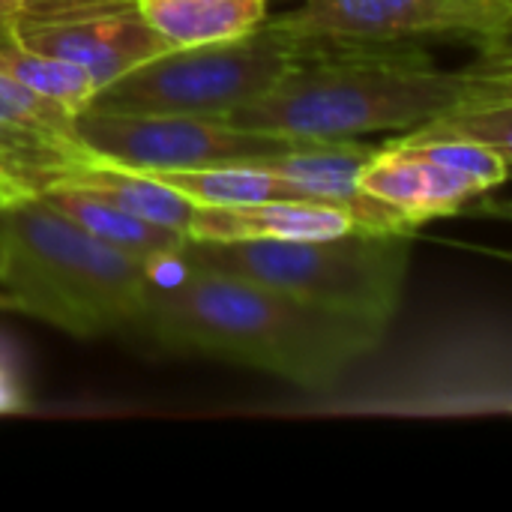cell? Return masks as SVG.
Listing matches in <instances>:
<instances>
[{
    "label": "cell",
    "instance_id": "cell-15",
    "mask_svg": "<svg viewBox=\"0 0 512 512\" xmlns=\"http://www.w3.org/2000/svg\"><path fill=\"white\" fill-rule=\"evenodd\" d=\"M0 72L42 96L69 105L72 111L87 108L99 90L96 81L81 66L24 45L12 33V27H0Z\"/></svg>",
    "mask_w": 512,
    "mask_h": 512
},
{
    "label": "cell",
    "instance_id": "cell-21",
    "mask_svg": "<svg viewBox=\"0 0 512 512\" xmlns=\"http://www.w3.org/2000/svg\"><path fill=\"white\" fill-rule=\"evenodd\" d=\"M0 312H18V303H15V297L3 288V282H0ZM21 315V312H18Z\"/></svg>",
    "mask_w": 512,
    "mask_h": 512
},
{
    "label": "cell",
    "instance_id": "cell-3",
    "mask_svg": "<svg viewBox=\"0 0 512 512\" xmlns=\"http://www.w3.org/2000/svg\"><path fill=\"white\" fill-rule=\"evenodd\" d=\"M0 282L21 315L96 339L141 330L153 276L33 195L0 213Z\"/></svg>",
    "mask_w": 512,
    "mask_h": 512
},
{
    "label": "cell",
    "instance_id": "cell-6",
    "mask_svg": "<svg viewBox=\"0 0 512 512\" xmlns=\"http://www.w3.org/2000/svg\"><path fill=\"white\" fill-rule=\"evenodd\" d=\"M75 135L96 162L135 171H189L219 165H252L282 153L306 150L324 141L288 138L228 126L195 114H132L81 108Z\"/></svg>",
    "mask_w": 512,
    "mask_h": 512
},
{
    "label": "cell",
    "instance_id": "cell-7",
    "mask_svg": "<svg viewBox=\"0 0 512 512\" xmlns=\"http://www.w3.org/2000/svg\"><path fill=\"white\" fill-rule=\"evenodd\" d=\"M264 24L288 36L363 42L456 36L480 45L486 57H510L512 0H303Z\"/></svg>",
    "mask_w": 512,
    "mask_h": 512
},
{
    "label": "cell",
    "instance_id": "cell-2",
    "mask_svg": "<svg viewBox=\"0 0 512 512\" xmlns=\"http://www.w3.org/2000/svg\"><path fill=\"white\" fill-rule=\"evenodd\" d=\"M153 279L141 333L174 354L213 357L306 390L336 384L369 357L390 324L303 303L231 273L192 267Z\"/></svg>",
    "mask_w": 512,
    "mask_h": 512
},
{
    "label": "cell",
    "instance_id": "cell-14",
    "mask_svg": "<svg viewBox=\"0 0 512 512\" xmlns=\"http://www.w3.org/2000/svg\"><path fill=\"white\" fill-rule=\"evenodd\" d=\"M435 141H465L492 147L501 156H512V87L471 96L426 123L402 132L390 144L414 147V144H435Z\"/></svg>",
    "mask_w": 512,
    "mask_h": 512
},
{
    "label": "cell",
    "instance_id": "cell-13",
    "mask_svg": "<svg viewBox=\"0 0 512 512\" xmlns=\"http://www.w3.org/2000/svg\"><path fill=\"white\" fill-rule=\"evenodd\" d=\"M54 186H72V189L90 192L144 222H153V225H162L189 237L195 204L183 192L150 177L147 171L117 168L108 162H90V165L75 168Z\"/></svg>",
    "mask_w": 512,
    "mask_h": 512
},
{
    "label": "cell",
    "instance_id": "cell-17",
    "mask_svg": "<svg viewBox=\"0 0 512 512\" xmlns=\"http://www.w3.org/2000/svg\"><path fill=\"white\" fill-rule=\"evenodd\" d=\"M396 147H402V144H396ZM414 150H420L426 159H432L450 171L471 177L486 192L501 186L510 174V159L492 147L465 144V141H435V144H414Z\"/></svg>",
    "mask_w": 512,
    "mask_h": 512
},
{
    "label": "cell",
    "instance_id": "cell-12",
    "mask_svg": "<svg viewBox=\"0 0 512 512\" xmlns=\"http://www.w3.org/2000/svg\"><path fill=\"white\" fill-rule=\"evenodd\" d=\"M135 9L171 48H195L258 30L270 0H135Z\"/></svg>",
    "mask_w": 512,
    "mask_h": 512
},
{
    "label": "cell",
    "instance_id": "cell-1",
    "mask_svg": "<svg viewBox=\"0 0 512 512\" xmlns=\"http://www.w3.org/2000/svg\"><path fill=\"white\" fill-rule=\"evenodd\" d=\"M300 63L261 99L216 117L228 126L351 141L372 132H408L480 93L512 87L510 57L441 69L414 42L297 36Z\"/></svg>",
    "mask_w": 512,
    "mask_h": 512
},
{
    "label": "cell",
    "instance_id": "cell-9",
    "mask_svg": "<svg viewBox=\"0 0 512 512\" xmlns=\"http://www.w3.org/2000/svg\"><path fill=\"white\" fill-rule=\"evenodd\" d=\"M357 186L399 210L417 228L429 219L465 210L477 195L486 192L471 177L426 159L414 147L396 144H384L369 156L357 174Z\"/></svg>",
    "mask_w": 512,
    "mask_h": 512
},
{
    "label": "cell",
    "instance_id": "cell-10",
    "mask_svg": "<svg viewBox=\"0 0 512 512\" xmlns=\"http://www.w3.org/2000/svg\"><path fill=\"white\" fill-rule=\"evenodd\" d=\"M357 231V222L330 204L318 201H261L234 207H201L189 225L192 240H312Z\"/></svg>",
    "mask_w": 512,
    "mask_h": 512
},
{
    "label": "cell",
    "instance_id": "cell-5",
    "mask_svg": "<svg viewBox=\"0 0 512 512\" xmlns=\"http://www.w3.org/2000/svg\"><path fill=\"white\" fill-rule=\"evenodd\" d=\"M300 63V39L267 24L195 48H171L105 84L87 108L225 117L273 90Z\"/></svg>",
    "mask_w": 512,
    "mask_h": 512
},
{
    "label": "cell",
    "instance_id": "cell-20",
    "mask_svg": "<svg viewBox=\"0 0 512 512\" xmlns=\"http://www.w3.org/2000/svg\"><path fill=\"white\" fill-rule=\"evenodd\" d=\"M27 195L12 183V180H6L3 174H0V213L6 210V207H12L15 201H24Z\"/></svg>",
    "mask_w": 512,
    "mask_h": 512
},
{
    "label": "cell",
    "instance_id": "cell-19",
    "mask_svg": "<svg viewBox=\"0 0 512 512\" xmlns=\"http://www.w3.org/2000/svg\"><path fill=\"white\" fill-rule=\"evenodd\" d=\"M30 408L27 387L21 378V369L15 363V354L6 339H0V417L24 414Z\"/></svg>",
    "mask_w": 512,
    "mask_h": 512
},
{
    "label": "cell",
    "instance_id": "cell-18",
    "mask_svg": "<svg viewBox=\"0 0 512 512\" xmlns=\"http://www.w3.org/2000/svg\"><path fill=\"white\" fill-rule=\"evenodd\" d=\"M126 6H135V0H0V27L66 21Z\"/></svg>",
    "mask_w": 512,
    "mask_h": 512
},
{
    "label": "cell",
    "instance_id": "cell-16",
    "mask_svg": "<svg viewBox=\"0 0 512 512\" xmlns=\"http://www.w3.org/2000/svg\"><path fill=\"white\" fill-rule=\"evenodd\" d=\"M75 114L69 105L42 96L30 87H24L21 81L9 78L0 72V117L54 138H66V141H78L75 135Z\"/></svg>",
    "mask_w": 512,
    "mask_h": 512
},
{
    "label": "cell",
    "instance_id": "cell-4",
    "mask_svg": "<svg viewBox=\"0 0 512 512\" xmlns=\"http://www.w3.org/2000/svg\"><path fill=\"white\" fill-rule=\"evenodd\" d=\"M180 261L249 279L303 303L393 324L411 267V234L348 231L312 240H186Z\"/></svg>",
    "mask_w": 512,
    "mask_h": 512
},
{
    "label": "cell",
    "instance_id": "cell-11",
    "mask_svg": "<svg viewBox=\"0 0 512 512\" xmlns=\"http://www.w3.org/2000/svg\"><path fill=\"white\" fill-rule=\"evenodd\" d=\"M36 198H42L51 210H57L60 216H66L69 222H75L81 231H87L90 237L108 243L111 249H120L138 261H144L150 270L156 264L174 261L183 246H186V234L144 222L90 192L72 189V186H51L45 192H39Z\"/></svg>",
    "mask_w": 512,
    "mask_h": 512
},
{
    "label": "cell",
    "instance_id": "cell-8",
    "mask_svg": "<svg viewBox=\"0 0 512 512\" xmlns=\"http://www.w3.org/2000/svg\"><path fill=\"white\" fill-rule=\"evenodd\" d=\"M12 33L36 51L81 66L99 90L129 69L171 51V45L138 15L135 6L48 24H24L12 27Z\"/></svg>",
    "mask_w": 512,
    "mask_h": 512
}]
</instances>
